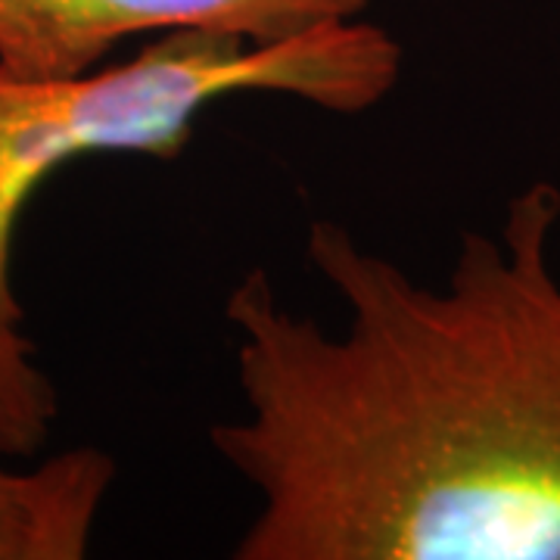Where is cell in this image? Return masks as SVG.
<instances>
[{"label":"cell","instance_id":"cell-4","mask_svg":"<svg viewBox=\"0 0 560 560\" xmlns=\"http://www.w3.org/2000/svg\"><path fill=\"white\" fill-rule=\"evenodd\" d=\"M119 480L101 445H72L38 464L0 458V560H81Z\"/></svg>","mask_w":560,"mask_h":560},{"label":"cell","instance_id":"cell-1","mask_svg":"<svg viewBox=\"0 0 560 560\" xmlns=\"http://www.w3.org/2000/svg\"><path fill=\"white\" fill-rule=\"evenodd\" d=\"M560 187L467 231L423 283L334 219L305 259L334 330L246 271L224 300L241 411L212 452L256 508L237 560H560Z\"/></svg>","mask_w":560,"mask_h":560},{"label":"cell","instance_id":"cell-3","mask_svg":"<svg viewBox=\"0 0 560 560\" xmlns=\"http://www.w3.org/2000/svg\"><path fill=\"white\" fill-rule=\"evenodd\" d=\"M364 7L368 0H0V72L72 75L101 66L125 40L175 28L287 38L361 16Z\"/></svg>","mask_w":560,"mask_h":560},{"label":"cell","instance_id":"cell-5","mask_svg":"<svg viewBox=\"0 0 560 560\" xmlns=\"http://www.w3.org/2000/svg\"><path fill=\"white\" fill-rule=\"evenodd\" d=\"M57 418V386L38 364L32 340L22 334V320L0 318V458L38 455Z\"/></svg>","mask_w":560,"mask_h":560},{"label":"cell","instance_id":"cell-2","mask_svg":"<svg viewBox=\"0 0 560 560\" xmlns=\"http://www.w3.org/2000/svg\"><path fill=\"white\" fill-rule=\"evenodd\" d=\"M401 44L377 22L334 20L287 38L175 28L135 57L72 75L0 72V318L22 320L16 231L54 172L84 156H178L197 121L237 97H283L355 116L401 79Z\"/></svg>","mask_w":560,"mask_h":560}]
</instances>
